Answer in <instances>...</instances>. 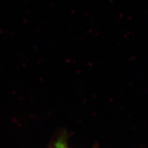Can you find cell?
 I'll use <instances>...</instances> for the list:
<instances>
[{"label": "cell", "mask_w": 148, "mask_h": 148, "mask_svg": "<svg viewBox=\"0 0 148 148\" xmlns=\"http://www.w3.org/2000/svg\"><path fill=\"white\" fill-rule=\"evenodd\" d=\"M56 148H67V147H66L63 143H57L56 146Z\"/></svg>", "instance_id": "1"}]
</instances>
